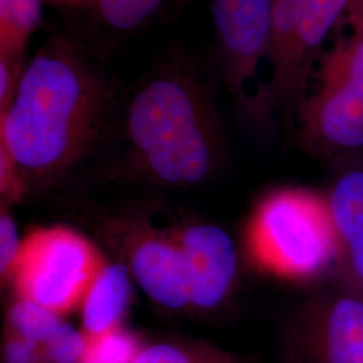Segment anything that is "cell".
Returning <instances> with one entry per match:
<instances>
[{"label": "cell", "mask_w": 363, "mask_h": 363, "mask_svg": "<svg viewBox=\"0 0 363 363\" xmlns=\"http://www.w3.org/2000/svg\"><path fill=\"white\" fill-rule=\"evenodd\" d=\"M123 93L100 52L67 31L54 34L28 58L0 115V145L25 183L58 181L117 133Z\"/></svg>", "instance_id": "6da1fadb"}, {"label": "cell", "mask_w": 363, "mask_h": 363, "mask_svg": "<svg viewBox=\"0 0 363 363\" xmlns=\"http://www.w3.org/2000/svg\"><path fill=\"white\" fill-rule=\"evenodd\" d=\"M220 82L214 65L190 49L162 52L123 93L117 120L121 166L167 186L208 179L226 155Z\"/></svg>", "instance_id": "7a4b0ae2"}, {"label": "cell", "mask_w": 363, "mask_h": 363, "mask_svg": "<svg viewBox=\"0 0 363 363\" xmlns=\"http://www.w3.org/2000/svg\"><path fill=\"white\" fill-rule=\"evenodd\" d=\"M292 113L310 152L339 157L362 151L363 0L352 1Z\"/></svg>", "instance_id": "3957f363"}, {"label": "cell", "mask_w": 363, "mask_h": 363, "mask_svg": "<svg viewBox=\"0 0 363 363\" xmlns=\"http://www.w3.org/2000/svg\"><path fill=\"white\" fill-rule=\"evenodd\" d=\"M252 259L264 271L291 280H308L337 265L342 244L327 198L303 189L267 196L247 228Z\"/></svg>", "instance_id": "277c9868"}, {"label": "cell", "mask_w": 363, "mask_h": 363, "mask_svg": "<svg viewBox=\"0 0 363 363\" xmlns=\"http://www.w3.org/2000/svg\"><path fill=\"white\" fill-rule=\"evenodd\" d=\"M214 30L213 65L242 115L259 125L272 123L268 66L272 0H208Z\"/></svg>", "instance_id": "5b68a950"}, {"label": "cell", "mask_w": 363, "mask_h": 363, "mask_svg": "<svg viewBox=\"0 0 363 363\" xmlns=\"http://www.w3.org/2000/svg\"><path fill=\"white\" fill-rule=\"evenodd\" d=\"M352 1L272 0L268 94L276 112H294L327 42Z\"/></svg>", "instance_id": "8992f818"}, {"label": "cell", "mask_w": 363, "mask_h": 363, "mask_svg": "<svg viewBox=\"0 0 363 363\" xmlns=\"http://www.w3.org/2000/svg\"><path fill=\"white\" fill-rule=\"evenodd\" d=\"M104 264L81 234L60 226L45 228L23 240L11 279L18 298L65 315L79 307Z\"/></svg>", "instance_id": "52a82bcc"}, {"label": "cell", "mask_w": 363, "mask_h": 363, "mask_svg": "<svg viewBox=\"0 0 363 363\" xmlns=\"http://www.w3.org/2000/svg\"><path fill=\"white\" fill-rule=\"evenodd\" d=\"M187 0H46L65 19L67 33L108 58L120 40L154 26Z\"/></svg>", "instance_id": "ba28073f"}, {"label": "cell", "mask_w": 363, "mask_h": 363, "mask_svg": "<svg viewBox=\"0 0 363 363\" xmlns=\"http://www.w3.org/2000/svg\"><path fill=\"white\" fill-rule=\"evenodd\" d=\"M175 237L187 269L190 306L198 310L218 307L230 292L237 272L233 240L210 223L190 225Z\"/></svg>", "instance_id": "9c48e42d"}, {"label": "cell", "mask_w": 363, "mask_h": 363, "mask_svg": "<svg viewBox=\"0 0 363 363\" xmlns=\"http://www.w3.org/2000/svg\"><path fill=\"white\" fill-rule=\"evenodd\" d=\"M130 273L144 294L169 310L190 306L189 279L177 237L145 234L130 249Z\"/></svg>", "instance_id": "30bf717a"}, {"label": "cell", "mask_w": 363, "mask_h": 363, "mask_svg": "<svg viewBox=\"0 0 363 363\" xmlns=\"http://www.w3.org/2000/svg\"><path fill=\"white\" fill-rule=\"evenodd\" d=\"M315 343L323 363H363V298H330L313 313Z\"/></svg>", "instance_id": "8fae6325"}, {"label": "cell", "mask_w": 363, "mask_h": 363, "mask_svg": "<svg viewBox=\"0 0 363 363\" xmlns=\"http://www.w3.org/2000/svg\"><path fill=\"white\" fill-rule=\"evenodd\" d=\"M132 296V273L121 264H104L82 298V333L88 339L121 328Z\"/></svg>", "instance_id": "7c38bea8"}, {"label": "cell", "mask_w": 363, "mask_h": 363, "mask_svg": "<svg viewBox=\"0 0 363 363\" xmlns=\"http://www.w3.org/2000/svg\"><path fill=\"white\" fill-rule=\"evenodd\" d=\"M46 0H0V58L27 61V49L43 19Z\"/></svg>", "instance_id": "4fadbf2b"}, {"label": "cell", "mask_w": 363, "mask_h": 363, "mask_svg": "<svg viewBox=\"0 0 363 363\" xmlns=\"http://www.w3.org/2000/svg\"><path fill=\"white\" fill-rule=\"evenodd\" d=\"M340 244L363 237V171L345 174L327 198Z\"/></svg>", "instance_id": "5bb4252c"}, {"label": "cell", "mask_w": 363, "mask_h": 363, "mask_svg": "<svg viewBox=\"0 0 363 363\" xmlns=\"http://www.w3.org/2000/svg\"><path fill=\"white\" fill-rule=\"evenodd\" d=\"M133 363H244L230 351L202 340H164L142 347Z\"/></svg>", "instance_id": "9a60e30c"}, {"label": "cell", "mask_w": 363, "mask_h": 363, "mask_svg": "<svg viewBox=\"0 0 363 363\" xmlns=\"http://www.w3.org/2000/svg\"><path fill=\"white\" fill-rule=\"evenodd\" d=\"M62 315L27 298H18L9 312L10 333L43 345L62 325Z\"/></svg>", "instance_id": "2e32d148"}, {"label": "cell", "mask_w": 363, "mask_h": 363, "mask_svg": "<svg viewBox=\"0 0 363 363\" xmlns=\"http://www.w3.org/2000/svg\"><path fill=\"white\" fill-rule=\"evenodd\" d=\"M140 349L133 335L118 328L88 339V347L79 363H133Z\"/></svg>", "instance_id": "e0dca14e"}, {"label": "cell", "mask_w": 363, "mask_h": 363, "mask_svg": "<svg viewBox=\"0 0 363 363\" xmlns=\"http://www.w3.org/2000/svg\"><path fill=\"white\" fill-rule=\"evenodd\" d=\"M88 347V337L70 325L60 328L42 345L43 359L49 363H79Z\"/></svg>", "instance_id": "ac0fdd59"}, {"label": "cell", "mask_w": 363, "mask_h": 363, "mask_svg": "<svg viewBox=\"0 0 363 363\" xmlns=\"http://www.w3.org/2000/svg\"><path fill=\"white\" fill-rule=\"evenodd\" d=\"M23 241L19 240L16 226L6 213L0 217V271L3 277H11L21 255Z\"/></svg>", "instance_id": "d6986e66"}, {"label": "cell", "mask_w": 363, "mask_h": 363, "mask_svg": "<svg viewBox=\"0 0 363 363\" xmlns=\"http://www.w3.org/2000/svg\"><path fill=\"white\" fill-rule=\"evenodd\" d=\"M27 61L0 58V115L4 113L13 103Z\"/></svg>", "instance_id": "ffe728a7"}, {"label": "cell", "mask_w": 363, "mask_h": 363, "mask_svg": "<svg viewBox=\"0 0 363 363\" xmlns=\"http://www.w3.org/2000/svg\"><path fill=\"white\" fill-rule=\"evenodd\" d=\"M337 265L345 271L346 279L363 291V237L342 245Z\"/></svg>", "instance_id": "44dd1931"}, {"label": "cell", "mask_w": 363, "mask_h": 363, "mask_svg": "<svg viewBox=\"0 0 363 363\" xmlns=\"http://www.w3.org/2000/svg\"><path fill=\"white\" fill-rule=\"evenodd\" d=\"M4 361L6 363H40L45 359L40 345L10 333L4 345Z\"/></svg>", "instance_id": "7402d4cb"}, {"label": "cell", "mask_w": 363, "mask_h": 363, "mask_svg": "<svg viewBox=\"0 0 363 363\" xmlns=\"http://www.w3.org/2000/svg\"><path fill=\"white\" fill-rule=\"evenodd\" d=\"M0 183H1V193L7 196H16L21 194L26 184L16 169L13 157L1 145H0Z\"/></svg>", "instance_id": "603a6c76"}]
</instances>
